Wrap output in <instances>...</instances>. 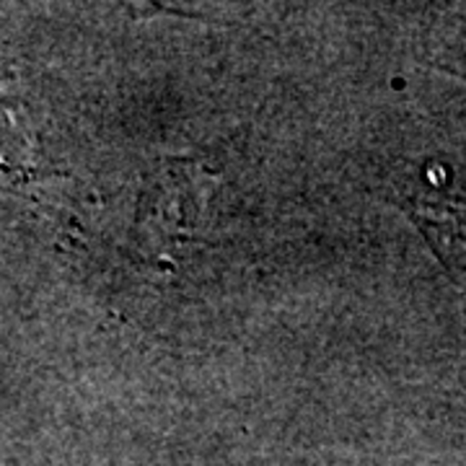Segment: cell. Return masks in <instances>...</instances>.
I'll return each instance as SVG.
<instances>
[{
	"mask_svg": "<svg viewBox=\"0 0 466 466\" xmlns=\"http://www.w3.org/2000/svg\"><path fill=\"white\" fill-rule=\"evenodd\" d=\"M216 177L192 161H167L140 195L137 228L146 244L167 257L174 247H187L205 228L208 202Z\"/></svg>",
	"mask_w": 466,
	"mask_h": 466,
	"instance_id": "obj_1",
	"label": "cell"
}]
</instances>
